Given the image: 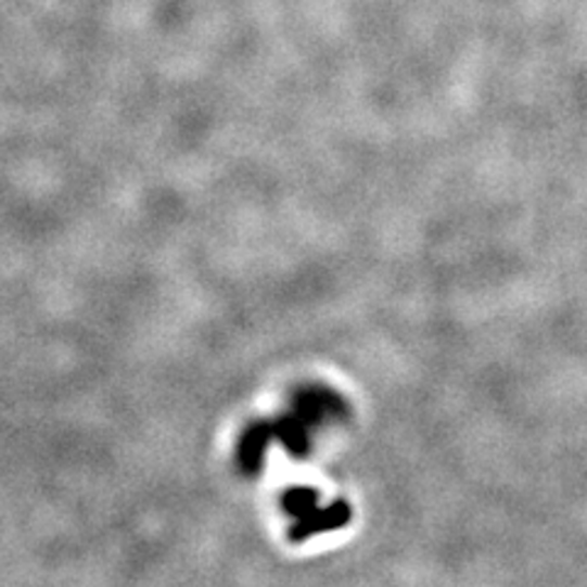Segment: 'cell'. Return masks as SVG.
Instances as JSON below:
<instances>
[{
	"label": "cell",
	"mask_w": 587,
	"mask_h": 587,
	"mask_svg": "<svg viewBox=\"0 0 587 587\" xmlns=\"http://www.w3.org/2000/svg\"><path fill=\"white\" fill-rule=\"evenodd\" d=\"M286 512L296 519L294 524V538H306L321 532H331L339 528L350 519L348 507L343 502L331 507H319V495L311 487H292L284 497Z\"/></svg>",
	"instance_id": "6da1fadb"
}]
</instances>
